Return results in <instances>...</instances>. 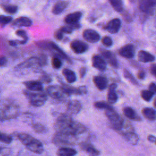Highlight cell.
Instances as JSON below:
<instances>
[{
	"label": "cell",
	"instance_id": "obj_29",
	"mask_svg": "<svg viewBox=\"0 0 156 156\" xmlns=\"http://www.w3.org/2000/svg\"><path fill=\"white\" fill-rule=\"evenodd\" d=\"M81 147L82 149L85 151L90 155H92L93 156H98L100 154L99 151L98 149H96L93 146H92L90 143L82 144Z\"/></svg>",
	"mask_w": 156,
	"mask_h": 156
},
{
	"label": "cell",
	"instance_id": "obj_31",
	"mask_svg": "<svg viewBox=\"0 0 156 156\" xmlns=\"http://www.w3.org/2000/svg\"><path fill=\"white\" fill-rule=\"evenodd\" d=\"M2 9L9 14H15L18 11V6L13 4H1Z\"/></svg>",
	"mask_w": 156,
	"mask_h": 156
},
{
	"label": "cell",
	"instance_id": "obj_12",
	"mask_svg": "<svg viewBox=\"0 0 156 156\" xmlns=\"http://www.w3.org/2000/svg\"><path fill=\"white\" fill-rule=\"evenodd\" d=\"M118 54L126 58H132L135 54V47L132 44H127L122 46L118 51Z\"/></svg>",
	"mask_w": 156,
	"mask_h": 156
},
{
	"label": "cell",
	"instance_id": "obj_25",
	"mask_svg": "<svg viewBox=\"0 0 156 156\" xmlns=\"http://www.w3.org/2000/svg\"><path fill=\"white\" fill-rule=\"evenodd\" d=\"M142 114L143 116L149 121H154L156 118L155 110L151 107H144L142 109Z\"/></svg>",
	"mask_w": 156,
	"mask_h": 156
},
{
	"label": "cell",
	"instance_id": "obj_49",
	"mask_svg": "<svg viewBox=\"0 0 156 156\" xmlns=\"http://www.w3.org/2000/svg\"><path fill=\"white\" fill-rule=\"evenodd\" d=\"M87 73V68L85 66H82L80 68L79 70V76L80 78H83Z\"/></svg>",
	"mask_w": 156,
	"mask_h": 156
},
{
	"label": "cell",
	"instance_id": "obj_45",
	"mask_svg": "<svg viewBox=\"0 0 156 156\" xmlns=\"http://www.w3.org/2000/svg\"><path fill=\"white\" fill-rule=\"evenodd\" d=\"M7 65V58L4 55H0V67L5 66Z\"/></svg>",
	"mask_w": 156,
	"mask_h": 156
},
{
	"label": "cell",
	"instance_id": "obj_19",
	"mask_svg": "<svg viewBox=\"0 0 156 156\" xmlns=\"http://www.w3.org/2000/svg\"><path fill=\"white\" fill-rule=\"evenodd\" d=\"M93 81L96 88L100 91L104 90L108 86V80L105 77L102 76H94Z\"/></svg>",
	"mask_w": 156,
	"mask_h": 156
},
{
	"label": "cell",
	"instance_id": "obj_4",
	"mask_svg": "<svg viewBox=\"0 0 156 156\" xmlns=\"http://www.w3.org/2000/svg\"><path fill=\"white\" fill-rule=\"evenodd\" d=\"M24 94L28 99L30 104L34 107H41L43 105L48 99L46 93L43 92L34 93L29 90H24Z\"/></svg>",
	"mask_w": 156,
	"mask_h": 156
},
{
	"label": "cell",
	"instance_id": "obj_23",
	"mask_svg": "<svg viewBox=\"0 0 156 156\" xmlns=\"http://www.w3.org/2000/svg\"><path fill=\"white\" fill-rule=\"evenodd\" d=\"M138 59L141 62L148 63L154 62L155 58V56L151 53L144 50H141L138 52Z\"/></svg>",
	"mask_w": 156,
	"mask_h": 156
},
{
	"label": "cell",
	"instance_id": "obj_38",
	"mask_svg": "<svg viewBox=\"0 0 156 156\" xmlns=\"http://www.w3.org/2000/svg\"><path fill=\"white\" fill-rule=\"evenodd\" d=\"M12 137L5 133L0 132V142L5 143V144H10L12 141Z\"/></svg>",
	"mask_w": 156,
	"mask_h": 156
},
{
	"label": "cell",
	"instance_id": "obj_21",
	"mask_svg": "<svg viewBox=\"0 0 156 156\" xmlns=\"http://www.w3.org/2000/svg\"><path fill=\"white\" fill-rule=\"evenodd\" d=\"M69 2L68 1H58L56 2L52 8V12L54 15H59L62 13L68 6Z\"/></svg>",
	"mask_w": 156,
	"mask_h": 156
},
{
	"label": "cell",
	"instance_id": "obj_24",
	"mask_svg": "<svg viewBox=\"0 0 156 156\" xmlns=\"http://www.w3.org/2000/svg\"><path fill=\"white\" fill-rule=\"evenodd\" d=\"M32 24V21L31 20L26 16H21L16 19H15L12 22V25L17 27H29Z\"/></svg>",
	"mask_w": 156,
	"mask_h": 156
},
{
	"label": "cell",
	"instance_id": "obj_41",
	"mask_svg": "<svg viewBox=\"0 0 156 156\" xmlns=\"http://www.w3.org/2000/svg\"><path fill=\"white\" fill-rule=\"evenodd\" d=\"M59 30L62 32V33H66V34H71L73 31L74 30L73 27L71 25H66L62 26Z\"/></svg>",
	"mask_w": 156,
	"mask_h": 156
},
{
	"label": "cell",
	"instance_id": "obj_2",
	"mask_svg": "<svg viewBox=\"0 0 156 156\" xmlns=\"http://www.w3.org/2000/svg\"><path fill=\"white\" fill-rule=\"evenodd\" d=\"M20 113L18 104L10 99L0 100V121H6L14 119Z\"/></svg>",
	"mask_w": 156,
	"mask_h": 156
},
{
	"label": "cell",
	"instance_id": "obj_14",
	"mask_svg": "<svg viewBox=\"0 0 156 156\" xmlns=\"http://www.w3.org/2000/svg\"><path fill=\"white\" fill-rule=\"evenodd\" d=\"M26 147L30 151L36 154H41L44 151L43 146L41 142L35 138H34L26 146Z\"/></svg>",
	"mask_w": 156,
	"mask_h": 156
},
{
	"label": "cell",
	"instance_id": "obj_18",
	"mask_svg": "<svg viewBox=\"0 0 156 156\" xmlns=\"http://www.w3.org/2000/svg\"><path fill=\"white\" fill-rule=\"evenodd\" d=\"M117 88V85L115 83H111L108 88V93L107 94V102L110 104H115L118 100V95L116 93V88Z\"/></svg>",
	"mask_w": 156,
	"mask_h": 156
},
{
	"label": "cell",
	"instance_id": "obj_51",
	"mask_svg": "<svg viewBox=\"0 0 156 156\" xmlns=\"http://www.w3.org/2000/svg\"><path fill=\"white\" fill-rule=\"evenodd\" d=\"M147 140L151 143H155V136L152 135H149L147 136Z\"/></svg>",
	"mask_w": 156,
	"mask_h": 156
},
{
	"label": "cell",
	"instance_id": "obj_22",
	"mask_svg": "<svg viewBox=\"0 0 156 156\" xmlns=\"http://www.w3.org/2000/svg\"><path fill=\"white\" fill-rule=\"evenodd\" d=\"M122 112L124 115L130 120L135 121H140L141 120V117L130 107H124L122 109Z\"/></svg>",
	"mask_w": 156,
	"mask_h": 156
},
{
	"label": "cell",
	"instance_id": "obj_54",
	"mask_svg": "<svg viewBox=\"0 0 156 156\" xmlns=\"http://www.w3.org/2000/svg\"><path fill=\"white\" fill-rule=\"evenodd\" d=\"M0 93H1V91H0Z\"/></svg>",
	"mask_w": 156,
	"mask_h": 156
},
{
	"label": "cell",
	"instance_id": "obj_10",
	"mask_svg": "<svg viewBox=\"0 0 156 156\" xmlns=\"http://www.w3.org/2000/svg\"><path fill=\"white\" fill-rule=\"evenodd\" d=\"M70 48L76 54H82L88 49V44L80 40H74L72 41L70 43Z\"/></svg>",
	"mask_w": 156,
	"mask_h": 156
},
{
	"label": "cell",
	"instance_id": "obj_5",
	"mask_svg": "<svg viewBox=\"0 0 156 156\" xmlns=\"http://www.w3.org/2000/svg\"><path fill=\"white\" fill-rule=\"evenodd\" d=\"M76 140V137L74 135L58 132H57L53 138V142L60 146L73 145L75 143Z\"/></svg>",
	"mask_w": 156,
	"mask_h": 156
},
{
	"label": "cell",
	"instance_id": "obj_44",
	"mask_svg": "<svg viewBox=\"0 0 156 156\" xmlns=\"http://www.w3.org/2000/svg\"><path fill=\"white\" fill-rule=\"evenodd\" d=\"M10 153L9 148L0 147V156H8Z\"/></svg>",
	"mask_w": 156,
	"mask_h": 156
},
{
	"label": "cell",
	"instance_id": "obj_35",
	"mask_svg": "<svg viewBox=\"0 0 156 156\" xmlns=\"http://www.w3.org/2000/svg\"><path fill=\"white\" fill-rule=\"evenodd\" d=\"M141 97L142 99L147 102L151 101L152 98H153V96L154 95L152 92H151L149 90H143L141 91Z\"/></svg>",
	"mask_w": 156,
	"mask_h": 156
},
{
	"label": "cell",
	"instance_id": "obj_26",
	"mask_svg": "<svg viewBox=\"0 0 156 156\" xmlns=\"http://www.w3.org/2000/svg\"><path fill=\"white\" fill-rule=\"evenodd\" d=\"M76 154L77 151L75 149L68 147H62L57 151L58 156H75Z\"/></svg>",
	"mask_w": 156,
	"mask_h": 156
},
{
	"label": "cell",
	"instance_id": "obj_17",
	"mask_svg": "<svg viewBox=\"0 0 156 156\" xmlns=\"http://www.w3.org/2000/svg\"><path fill=\"white\" fill-rule=\"evenodd\" d=\"M82 16V13L80 11L74 12L68 14L64 18L65 23L68 24H73L79 23V20Z\"/></svg>",
	"mask_w": 156,
	"mask_h": 156
},
{
	"label": "cell",
	"instance_id": "obj_34",
	"mask_svg": "<svg viewBox=\"0 0 156 156\" xmlns=\"http://www.w3.org/2000/svg\"><path fill=\"white\" fill-rule=\"evenodd\" d=\"M15 34L16 35L21 37L23 38L22 40L21 41H17V43H19V44H25L27 40H28V37L27 36V34H26V32L23 30H21V29H19V30H17L16 32H15Z\"/></svg>",
	"mask_w": 156,
	"mask_h": 156
},
{
	"label": "cell",
	"instance_id": "obj_27",
	"mask_svg": "<svg viewBox=\"0 0 156 156\" xmlns=\"http://www.w3.org/2000/svg\"><path fill=\"white\" fill-rule=\"evenodd\" d=\"M62 74L63 75L66 80L68 83H73L77 79V77L75 73L70 69L64 68L62 70Z\"/></svg>",
	"mask_w": 156,
	"mask_h": 156
},
{
	"label": "cell",
	"instance_id": "obj_15",
	"mask_svg": "<svg viewBox=\"0 0 156 156\" xmlns=\"http://www.w3.org/2000/svg\"><path fill=\"white\" fill-rule=\"evenodd\" d=\"M92 66L96 69L104 71L106 69L107 64L104 59L98 54H94L93 55L91 58Z\"/></svg>",
	"mask_w": 156,
	"mask_h": 156
},
{
	"label": "cell",
	"instance_id": "obj_28",
	"mask_svg": "<svg viewBox=\"0 0 156 156\" xmlns=\"http://www.w3.org/2000/svg\"><path fill=\"white\" fill-rule=\"evenodd\" d=\"M122 135L128 142L133 145L136 144L139 140L138 136L134 132H129L124 133Z\"/></svg>",
	"mask_w": 156,
	"mask_h": 156
},
{
	"label": "cell",
	"instance_id": "obj_46",
	"mask_svg": "<svg viewBox=\"0 0 156 156\" xmlns=\"http://www.w3.org/2000/svg\"><path fill=\"white\" fill-rule=\"evenodd\" d=\"M54 38L57 40H62L63 38V33L59 30L58 29L57 30H56L54 34Z\"/></svg>",
	"mask_w": 156,
	"mask_h": 156
},
{
	"label": "cell",
	"instance_id": "obj_39",
	"mask_svg": "<svg viewBox=\"0 0 156 156\" xmlns=\"http://www.w3.org/2000/svg\"><path fill=\"white\" fill-rule=\"evenodd\" d=\"M101 42L103 44V45L107 48H110L113 44L112 39L108 36L103 37L101 39Z\"/></svg>",
	"mask_w": 156,
	"mask_h": 156
},
{
	"label": "cell",
	"instance_id": "obj_1",
	"mask_svg": "<svg viewBox=\"0 0 156 156\" xmlns=\"http://www.w3.org/2000/svg\"><path fill=\"white\" fill-rule=\"evenodd\" d=\"M54 127L58 133L74 136L81 134L86 130L82 124L73 121L71 116L67 113H63L58 116Z\"/></svg>",
	"mask_w": 156,
	"mask_h": 156
},
{
	"label": "cell",
	"instance_id": "obj_20",
	"mask_svg": "<svg viewBox=\"0 0 156 156\" xmlns=\"http://www.w3.org/2000/svg\"><path fill=\"white\" fill-rule=\"evenodd\" d=\"M24 86L29 91H41L43 90L42 83L39 80H28L23 82Z\"/></svg>",
	"mask_w": 156,
	"mask_h": 156
},
{
	"label": "cell",
	"instance_id": "obj_50",
	"mask_svg": "<svg viewBox=\"0 0 156 156\" xmlns=\"http://www.w3.org/2000/svg\"><path fill=\"white\" fill-rule=\"evenodd\" d=\"M150 73H151L152 75L154 76H155V73H156V65L155 63H153L151 65L150 67Z\"/></svg>",
	"mask_w": 156,
	"mask_h": 156
},
{
	"label": "cell",
	"instance_id": "obj_36",
	"mask_svg": "<svg viewBox=\"0 0 156 156\" xmlns=\"http://www.w3.org/2000/svg\"><path fill=\"white\" fill-rule=\"evenodd\" d=\"M32 128L34 131L38 133H46L48 130L47 128L43 124L40 123H35L32 126Z\"/></svg>",
	"mask_w": 156,
	"mask_h": 156
},
{
	"label": "cell",
	"instance_id": "obj_3",
	"mask_svg": "<svg viewBox=\"0 0 156 156\" xmlns=\"http://www.w3.org/2000/svg\"><path fill=\"white\" fill-rule=\"evenodd\" d=\"M35 44L38 47L43 49L52 51L53 52V54L54 53L55 57H59L60 58H63L66 60L68 62L71 63V60L69 58V57L54 42L50 40H41L37 41Z\"/></svg>",
	"mask_w": 156,
	"mask_h": 156
},
{
	"label": "cell",
	"instance_id": "obj_40",
	"mask_svg": "<svg viewBox=\"0 0 156 156\" xmlns=\"http://www.w3.org/2000/svg\"><path fill=\"white\" fill-rule=\"evenodd\" d=\"M12 21V17L10 16L0 15V24L5 25Z\"/></svg>",
	"mask_w": 156,
	"mask_h": 156
},
{
	"label": "cell",
	"instance_id": "obj_8",
	"mask_svg": "<svg viewBox=\"0 0 156 156\" xmlns=\"http://www.w3.org/2000/svg\"><path fill=\"white\" fill-rule=\"evenodd\" d=\"M99 52L102 56V58H104L110 66L115 68H117L118 67V60L116 58L115 55L112 51L105 49L104 48H99Z\"/></svg>",
	"mask_w": 156,
	"mask_h": 156
},
{
	"label": "cell",
	"instance_id": "obj_30",
	"mask_svg": "<svg viewBox=\"0 0 156 156\" xmlns=\"http://www.w3.org/2000/svg\"><path fill=\"white\" fill-rule=\"evenodd\" d=\"M113 9L117 12L123 11V2L121 0H110L108 1Z\"/></svg>",
	"mask_w": 156,
	"mask_h": 156
},
{
	"label": "cell",
	"instance_id": "obj_53",
	"mask_svg": "<svg viewBox=\"0 0 156 156\" xmlns=\"http://www.w3.org/2000/svg\"><path fill=\"white\" fill-rule=\"evenodd\" d=\"M153 103H154V106L155 107V98L154 99V102H153Z\"/></svg>",
	"mask_w": 156,
	"mask_h": 156
},
{
	"label": "cell",
	"instance_id": "obj_42",
	"mask_svg": "<svg viewBox=\"0 0 156 156\" xmlns=\"http://www.w3.org/2000/svg\"><path fill=\"white\" fill-rule=\"evenodd\" d=\"M40 82L41 83L44 82L45 83H51L52 82L51 77L49 75H48V74H46V73L43 74L40 76Z\"/></svg>",
	"mask_w": 156,
	"mask_h": 156
},
{
	"label": "cell",
	"instance_id": "obj_52",
	"mask_svg": "<svg viewBox=\"0 0 156 156\" xmlns=\"http://www.w3.org/2000/svg\"><path fill=\"white\" fill-rule=\"evenodd\" d=\"M9 44L12 46H15L17 45L18 43H17V41H15V40H11V41H9Z\"/></svg>",
	"mask_w": 156,
	"mask_h": 156
},
{
	"label": "cell",
	"instance_id": "obj_33",
	"mask_svg": "<svg viewBox=\"0 0 156 156\" xmlns=\"http://www.w3.org/2000/svg\"><path fill=\"white\" fill-rule=\"evenodd\" d=\"M123 75H124V77L126 79H127L131 83H132V84H133L135 85H138V82L135 79L134 76L127 69H124V70H123Z\"/></svg>",
	"mask_w": 156,
	"mask_h": 156
},
{
	"label": "cell",
	"instance_id": "obj_11",
	"mask_svg": "<svg viewBox=\"0 0 156 156\" xmlns=\"http://www.w3.org/2000/svg\"><path fill=\"white\" fill-rule=\"evenodd\" d=\"M82 36L86 41L91 43H96L101 38L99 34L95 30L91 29H86L84 30L82 33Z\"/></svg>",
	"mask_w": 156,
	"mask_h": 156
},
{
	"label": "cell",
	"instance_id": "obj_47",
	"mask_svg": "<svg viewBox=\"0 0 156 156\" xmlns=\"http://www.w3.org/2000/svg\"><path fill=\"white\" fill-rule=\"evenodd\" d=\"M149 90L152 92L154 94H155L156 93V85H155V82H151L149 85Z\"/></svg>",
	"mask_w": 156,
	"mask_h": 156
},
{
	"label": "cell",
	"instance_id": "obj_16",
	"mask_svg": "<svg viewBox=\"0 0 156 156\" xmlns=\"http://www.w3.org/2000/svg\"><path fill=\"white\" fill-rule=\"evenodd\" d=\"M82 109V104L77 100L69 101L67 104V112L68 115H76L79 113Z\"/></svg>",
	"mask_w": 156,
	"mask_h": 156
},
{
	"label": "cell",
	"instance_id": "obj_13",
	"mask_svg": "<svg viewBox=\"0 0 156 156\" xmlns=\"http://www.w3.org/2000/svg\"><path fill=\"white\" fill-rule=\"evenodd\" d=\"M156 2L155 1L143 0L139 1V9L146 13L152 14L154 11Z\"/></svg>",
	"mask_w": 156,
	"mask_h": 156
},
{
	"label": "cell",
	"instance_id": "obj_32",
	"mask_svg": "<svg viewBox=\"0 0 156 156\" xmlns=\"http://www.w3.org/2000/svg\"><path fill=\"white\" fill-rule=\"evenodd\" d=\"M94 106L96 108L99 109H105V110H109L113 108V107L108 102H105L104 101H96L94 103Z\"/></svg>",
	"mask_w": 156,
	"mask_h": 156
},
{
	"label": "cell",
	"instance_id": "obj_7",
	"mask_svg": "<svg viewBox=\"0 0 156 156\" xmlns=\"http://www.w3.org/2000/svg\"><path fill=\"white\" fill-rule=\"evenodd\" d=\"M61 88L67 96L82 95L83 94H86L87 93V89L85 86L74 87L65 83H62Z\"/></svg>",
	"mask_w": 156,
	"mask_h": 156
},
{
	"label": "cell",
	"instance_id": "obj_37",
	"mask_svg": "<svg viewBox=\"0 0 156 156\" xmlns=\"http://www.w3.org/2000/svg\"><path fill=\"white\" fill-rule=\"evenodd\" d=\"M51 65L53 68L55 69H60L62 66V62L61 58L57 57H52L51 58Z\"/></svg>",
	"mask_w": 156,
	"mask_h": 156
},
{
	"label": "cell",
	"instance_id": "obj_48",
	"mask_svg": "<svg viewBox=\"0 0 156 156\" xmlns=\"http://www.w3.org/2000/svg\"><path fill=\"white\" fill-rule=\"evenodd\" d=\"M145 76H146L145 72L143 70L138 71V72L137 73V77L138 79L143 80L145 78Z\"/></svg>",
	"mask_w": 156,
	"mask_h": 156
},
{
	"label": "cell",
	"instance_id": "obj_43",
	"mask_svg": "<svg viewBox=\"0 0 156 156\" xmlns=\"http://www.w3.org/2000/svg\"><path fill=\"white\" fill-rule=\"evenodd\" d=\"M38 61H39V65L41 66H45L48 63V57L46 55L44 54H41L38 58Z\"/></svg>",
	"mask_w": 156,
	"mask_h": 156
},
{
	"label": "cell",
	"instance_id": "obj_6",
	"mask_svg": "<svg viewBox=\"0 0 156 156\" xmlns=\"http://www.w3.org/2000/svg\"><path fill=\"white\" fill-rule=\"evenodd\" d=\"M46 91L49 96L57 101H62L66 98V96H67L61 87H58L57 85H51L48 87L46 88Z\"/></svg>",
	"mask_w": 156,
	"mask_h": 156
},
{
	"label": "cell",
	"instance_id": "obj_9",
	"mask_svg": "<svg viewBox=\"0 0 156 156\" xmlns=\"http://www.w3.org/2000/svg\"><path fill=\"white\" fill-rule=\"evenodd\" d=\"M121 27V21L119 18H113L110 20L107 23L103 26V29L109 33L116 34Z\"/></svg>",
	"mask_w": 156,
	"mask_h": 156
}]
</instances>
